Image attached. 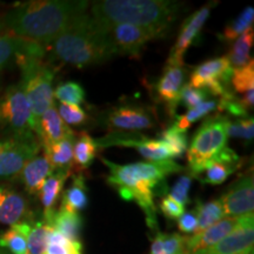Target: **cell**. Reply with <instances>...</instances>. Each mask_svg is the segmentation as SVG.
<instances>
[{
  "mask_svg": "<svg viewBox=\"0 0 254 254\" xmlns=\"http://www.w3.org/2000/svg\"><path fill=\"white\" fill-rule=\"evenodd\" d=\"M185 74L183 66L166 65L163 74L154 84L155 98L165 104L171 116H174L177 107L179 106L180 92L185 85Z\"/></svg>",
  "mask_w": 254,
  "mask_h": 254,
  "instance_id": "2e32d148",
  "label": "cell"
},
{
  "mask_svg": "<svg viewBox=\"0 0 254 254\" xmlns=\"http://www.w3.org/2000/svg\"><path fill=\"white\" fill-rule=\"evenodd\" d=\"M240 100L247 111L252 110L253 104H254V90H250V91L245 92L243 97L240 98Z\"/></svg>",
  "mask_w": 254,
  "mask_h": 254,
  "instance_id": "f6af8a7d",
  "label": "cell"
},
{
  "mask_svg": "<svg viewBox=\"0 0 254 254\" xmlns=\"http://www.w3.org/2000/svg\"><path fill=\"white\" fill-rule=\"evenodd\" d=\"M57 111H58L60 118L67 126H80L88 120L86 112L78 105L60 104Z\"/></svg>",
  "mask_w": 254,
  "mask_h": 254,
  "instance_id": "ab89813d",
  "label": "cell"
},
{
  "mask_svg": "<svg viewBox=\"0 0 254 254\" xmlns=\"http://www.w3.org/2000/svg\"><path fill=\"white\" fill-rule=\"evenodd\" d=\"M160 140L167 145L173 158H182L187 151V132L177 128L174 124L160 133Z\"/></svg>",
  "mask_w": 254,
  "mask_h": 254,
  "instance_id": "e575fe53",
  "label": "cell"
},
{
  "mask_svg": "<svg viewBox=\"0 0 254 254\" xmlns=\"http://www.w3.org/2000/svg\"><path fill=\"white\" fill-rule=\"evenodd\" d=\"M26 238L28 254H43L47 244V236L50 228L45 224L44 219L39 221L30 222L21 221L19 224L12 225Z\"/></svg>",
  "mask_w": 254,
  "mask_h": 254,
  "instance_id": "d4e9b609",
  "label": "cell"
},
{
  "mask_svg": "<svg viewBox=\"0 0 254 254\" xmlns=\"http://www.w3.org/2000/svg\"><path fill=\"white\" fill-rule=\"evenodd\" d=\"M51 44L57 59L78 68L107 62L116 56L103 25L87 13L75 18Z\"/></svg>",
  "mask_w": 254,
  "mask_h": 254,
  "instance_id": "3957f363",
  "label": "cell"
},
{
  "mask_svg": "<svg viewBox=\"0 0 254 254\" xmlns=\"http://www.w3.org/2000/svg\"><path fill=\"white\" fill-rule=\"evenodd\" d=\"M0 254H11V253H6V252H5V251L1 249V250H0ZM26 254H28V253H26Z\"/></svg>",
  "mask_w": 254,
  "mask_h": 254,
  "instance_id": "bcb514c9",
  "label": "cell"
},
{
  "mask_svg": "<svg viewBox=\"0 0 254 254\" xmlns=\"http://www.w3.org/2000/svg\"><path fill=\"white\" fill-rule=\"evenodd\" d=\"M43 219L47 226L56 230L58 233L71 241H80L82 219L78 213L60 207L58 211L51 209L44 212Z\"/></svg>",
  "mask_w": 254,
  "mask_h": 254,
  "instance_id": "7402d4cb",
  "label": "cell"
},
{
  "mask_svg": "<svg viewBox=\"0 0 254 254\" xmlns=\"http://www.w3.org/2000/svg\"><path fill=\"white\" fill-rule=\"evenodd\" d=\"M182 4L168 0H103L91 5V17L103 25L131 24L161 38L178 18Z\"/></svg>",
  "mask_w": 254,
  "mask_h": 254,
  "instance_id": "277c9868",
  "label": "cell"
},
{
  "mask_svg": "<svg viewBox=\"0 0 254 254\" xmlns=\"http://www.w3.org/2000/svg\"><path fill=\"white\" fill-rule=\"evenodd\" d=\"M192 174H183V176L177 180L174 186L171 189L167 195H170L171 198L177 200V201L179 202V204H182L183 206L190 204V185H192Z\"/></svg>",
  "mask_w": 254,
  "mask_h": 254,
  "instance_id": "60d3db41",
  "label": "cell"
},
{
  "mask_svg": "<svg viewBox=\"0 0 254 254\" xmlns=\"http://www.w3.org/2000/svg\"><path fill=\"white\" fill-rule=\"evenodd\" d=\"M254 43V32L253 28L246 31L243 36H240L232 44V47L226 56L230 62L232 68L237 69L246 66L252 58L250 57L251 49Z\"/></svg>",
  "mask_w": 254,
  "mask_h": 254,
  "instance_id": "f546056e",
  "label": "cell"
},
{
  "mask_svg": "<svg viewBox=\"0 0 254 254\" xmlns=\"http://www.w3.org/2000/svg\"><path fill=\"white\" fill-rule=\"evenodd\" d=\"M53 97H56L62 104L79 106L85 101V90L79 82L66 81L58 85V87L53 92Z\"/></svg>",
  "mask_w": 254,
  "mask_h": 254,
  "instance_id": "d590c367",
  "label": "cell"
},
{
  "mask_svg": "<svg viewBox=\"0 0 254 254\" xmlns=\"http://www.w3.org/2000/svg\"><path fill=\"white\" fill-rule=\"evenodd\" d=\"M194 211L196 214L195 233L205 231L206 228L211 227L215 222L225 218L224 211H222L220 202L218 200H211L208 202H201L198 200Z\"/></svg>",
  "mask_w": 254,
  "mask_h": 254,
  "instance_id": "4dcf8cb0",
  "label": "cell"
},
{
  "mask_svg": "<svg viewBox=\"0 0 254 254\" xmlns=\"http://www.w3.org/2000/svg\"><path fill=\"white\" fill-rule=\"evenodd\" d=\"M225 218L252 214L254 209V185L252 176H244L218 199Z\"/></svg>",
  "mask_w": 254,
  "mask_h": 254,
  "instance_id": "9a60e30c",
  "label": "cell"
},
{
  "mask_svg": "<svg viewBox=\"0 0 254 254\" xmlns=\"http://www.w3.org/2000/svg\"><path fill=\"white\" fill-rule=\"evenodd\" d=\"M217 107H218V100H214V99L205 100L204 103L198 105V106L194 107V109L189 110V112L184 114V116L177 117L174 126H176L177 128L186 132L192 124H194L200 119L205 118V117L208 116L209 113L213 112L214 110H217Z\"/></svg>",
  "mask_w": 254,
  "mask_h": 254,
  "instance_id": "836d02e7",
  "label": "cell"
},
{
  "mask_svg": "<svg viewBox=\"0 0 254 254\" xmlns=\"http://www.w3.org/2000/svg\"><path fill=\"white\" fill-rule=\"evenodd\" d=\"M103 164L110 170L106 182L118 190L120 198L126 201H134L145 213L147 226L158 228L157 207L154 195L158 187L164 183L165 178L173 173L185 171V167L173 160L140 161L119 165L100 158Z\"/></svg>",
  "mask_w": 254,
  "mask_h": 254,
  "instance_id": "7a4b0ae2",
  "label": "cell"
},
{
  "mask_svg": "<svg viewBox=\"0 0 254 254\" xmlns=\"http://www.w3.org/2000/svg\"><path fill=\"white\" fill-rule=\"evenodd\" d=\"M20 173L24 187L28 194L39 195L45 180L53 173V168L45 154H38L27 161Z\"/></svg>",
  "mask_w": 254,
  "mask_h": 254,
  "instance_id": "603a6c76",
  "label": "cell"
},
{
  "mask_svg": "<svg viewBox=\"0 0 254 254\" xmlns=\"http://www.w3.org/2000/svg\"><path fill=\"white\" fill-rule=\"evenodd\" d=\"M227 136L232 138H240L250 141L253 140L254 136V119L253 117L246 118H238L234 122L228 123Z\"/></svg>",
  "mask_w": 254,
  "mask_h": 254,
  "instance_id": "f35d334b",
  "label": "cell"
},
{
  "mask_svg": "<svg viewBox=\"0 0 254 254\" xmlns=\"http://www.w3.org/2000/svg\"><path fill=\"white\" fill-rule=\"evenodd\" d=\"M74 133L60 118L58 111H57L55 104L41 116L38 124V129L36 136L39 139L40 146L46 147L55 142L63 140L64 138Z\"/></svg>",
  "mask_w": 254,
  "mask_h": 254,
  "instance_id": "44dd1931",
  "label": "cell"
},
{
  "mask_svg": "<svg viewBox=\"0 0 254 254\" xmlns=\"http://www.w3.org/2000/svg\"><path fill=\"white\" fill-rule=\"evenodd\" d=\"M241 167V159L232 148L226 147L202 167L195 178L201 184L207 185H220L225 183L234 172Z\"/></svg>",
  "mask_w": 254,
  "mask_h": 254,
  "instance_id": "e0dca14e",
  "label": "cell"
},
{
  "mask_svg": "<svg viewBox=\"0 0 254 254\" xmlns=\"http://www.w3.org/2000/svg\"><path fill=\"white\" fill-rule=\"evenodd\" d=\"M231 85L236 93H245L254 90V62L253 59L241 68L233 71L231 78Z\"/></svg>",
  "mask_w": 254,
  "mask_h": 254,
  "instance_id": "74e56055",
  "label": "cell"
},
{
  "mask_svg": "<svg viewBox=\"0 0 254 254\" xmlns=\"http://www.w3.org/2000/svg\"><path fill=\"white\" fill-rule=\"evenodd\" d=\"M37 139L8 136L0 140V182L12 179L21 172L27 161L39 154Z\"/></svg>",
  "mask_w": 254,
  "mask_h": 254,
  "instance_id": "8fae6325",
  "label": "cell"
},
{
  "mask_svg": "<svg viewBox=\"0 0 254 254\" xmlns=\"http://www.w3.org/2000/svg\"><path fill=\"white\" fill-rule=\"evenodd\" d=\"M233 71L226 56L209 59L193 69L190 85L205 91L207 94L221 98L230 92L227 86L231 82Z\"/></svg>",
  "mask_w": 254,
  "mask_h": 254,
  "instance_id": "30bf717a",
  "label": "cell"
},
{
  "mask_svg": "<svg viewBox=\"0 0 254 254\" xmlns=\"http://www.w3.org/2000/svg\"><path fill=\"white\" fill-rule=\"evenodd\" d=\"M178 227L184 233H194L196 230V214L195 211L185 212L178 219Z\"/></svg>",
  "mask_w": 254,
  "mask_h": 254,
  "instance_id": "ee69618b",
  "label": "cell"
},
{
  "mask_svg": "<svg viewBox=\"0 0 254 254\" xmlns=\"http://www.w3.org/2000/svg\"><path fill=\"white\" fill-rule=\"evenodd\" d=\"M0 249L7 250L11 254H26V238L14 226H11L0 234Z\"/></svg>",
  "mask_w": 254,
  "mask_h": 254,
  "instance_id": "8d00e7d4",
  "label": "cell"
},
{
  "mask_svg": "<svg viewBox=\"0 0 254 254\" xmlns=\"http://www.w3.org/2000/svg\"><path fill=\"white\" fill-rule=\"evenodd\" d=\"M103 26L116 55H126L131 58H139L146 44L161 38L157 32L131 24H111Z\"/></svg>",
  "mask_w": 254,
  "mask_h": 254,
  "instance_id": "7c38bea8",
  "label": "cell"
},
{
  "mask_svg": "<svg viewBox=\"0 0 254 254\" xmlns=\"http://www.w3.org/2000/svg\"><path fill=\"white\" fill-rule=\"evenodd\" d=\"M77 140L75 133H72L64 138L63 140L44 147V154L49 159L53 171H73L74 160H73V147Z\"/></svg>",
  "mask_w": 254,
  "mask_h": 254,
  "instance_id": "cb8c5ba5",
  "label": "cell"
},
{
  "mask_svg": "<svg viewBox=\"0 0 254 254\" xmlns=\"http://www.w3.org/2000/svg\"><path fill=\"white\" fill-rule=\"evenodd\" d=\"M98 150L99 148L95 144V139L92 138L87 132H81L78 135L73 147V160L74 167H77V172L87 170L91 166L97 157Z\"/></svg>",
  "mask_w": 254,
  "mask_h": 254,
  "instance_id": "83f0119b",
  "label": "cell"
},
{
  "mask_svg": "<svg viewBox=\"0 0 254 254\" xmlns=\"http://www.w3.org/2000/svg\"><path fill=\"white\" fill-rule=\"evenodd\" d=\"M185 239L180 234L160 233L152 241L150 254H185Z\"/></svg>",
  "mask_w": 254,
  "mask_h": 254,
  "instance_id": "1f68e13d",
  "label": "cell"
},
{
  "mask_svg": "<svg viewBox=\"0 0 254 254\" xmlns=\"http://www.w3.org/2000/svg\"><path fill=\"white\" fill-rule=\"evenodd\" d=\"M217 1H211L196 9L193 14L184 21L182 28H180L179 34H178L177 41L171 50L170 56H168L166 65H184V57H185L187 50L192 46L196 38L200 34L204 25L211 14L212 8L217 5Z\"/></svg>",
  "mask_w": 254,
  "mask_h": 254,
  "instance_id": "4fadbf2b",
  "label": "cell"
},
{
  "mask_svg": "<svg viewBox=\"0 0 254 254\" xmlns=\"http://www.w3.org/2000/svg\"><path fill=\"white\" fill-rule=\"evenodd\" d=\"M73 171H53V173L47 178L41 187L39 198L44 206V212L55 209V205L62 195L63 187Z\"/></svg>",
  "mask_w": 254,
  "mask_h": 254,
  "instance_id": "4316f807",
  "label": "cell"
},
{
  "mask_svg": "<svg viewBox=\"0 0 254 254\" xmlns=\"http://www.w3.org/2000/svg\"><path fill=\"white\" fill-rule=\"evenodd\" d=\"M160 211L163 212V214L168 219H179L182 215L185 213V206L171 198L170 195H166L163 200L160 201Z\"/></svg>",
  "mask_w": 254,
  "mask_h": 254,
  "instance_id": "7bdbcfd3",
  "label": "cell"
},
{
  "mask_svg": "<svg viewBox=\"0 0 254 254\" xmlns=\"http://www.w3.org/2000/svg\"><path fill=\"white\" fill-rule=\"evenodd\" d=\"M43 254H82L80 241H71L53 228H50L47 244Z\"/></svg>",
  "mask_w": 254,
  "mask_h": 254,
  "instance_id": "d6a6232c",
  "label": "cell"
},
{
  "mask_svg": "<svg viewBox=\"0 0 254 254\" xmlns=\"http://www.w3.org/2000/svg\"><path fill=\"white\" fill-rule=\"evenodd\" d=\"M227 116L218 113L208 117L200 125L187 148L190 174L195 178L206 164L221 153L227 147Z\"/></svg>",
  "mask_w": 254,
  "mask_h": 254,
  "instance_id": "8992f818",
  "label": "cell"
},
{
  "mask_svg": "<svg viewBox=\"0 0 254 254\" xmlns=\"http://www.w3.org/2000/svg\"><path fill=\"white\" fill-rule=\"evenodd\" d=\"M98 148L129 147L134 148L147 161L172 160L173 154L167 145L161 140L147 138L138 132H110L103 138L95 139Z\"/></svg>",
  "mask_w": 254,
  "mask_h": 254,
  "instance_id": "9c48e42d",
  "label": "cell"
},
{
  "mask_svg": "<svg viewBox=\"0 0 254 254\" xmlns=\"http://www.w3.org/2000/svg\"><path fill=\"white\" fill-rule=\"evenodd\" d=\"M28 206L23 194L13 187L0 185V224H19L26 217Z\"/></svg>",
  "mask_w": 254,
  "mask_h": 254,
  "instance_id": "ffe728a7",
  "label": "cell"
},
{
  "mask_svg": "<svg viewBox=\"0 0 254 254\" xmlns=\"http://www.w3.org/2000/svg\"><path fill=\"white\" fill-rule=\"evenodd\" d=\"M15 63L21 72L20 85L30 104L36 134L41 116L55 104L52 84L56 71L36 57H18Z\"/></svg>",
  "mask_w": 254,
  "mask_h": 254,
  "instance_id": "5b68a950",
  "label": "cell"
},
{
  "mask_svg": "<svg viewBox=\"0 0 254 254\" xmlns=\"http://www.w3.org/2000/svg\"><path fill=\"white\" fill-rule=\"evenodd\" d=\"M254 244V215L240 217L239 222L228 236L208 249L194 254H241L253 250Z\"/></svg>",
  "mask_w": 254,
  "mask_h": 254,
  "instance_id": "5bb4252c",
  "label": "cell"
},
{
  "mask_svg": "<svg viewBox=\"0 0 254 254\" xmlns=\"http://www.w3.org/2000/svg\"><path fill=\"white\" fill-rule=\"evenodd\" d=\"M90 2L69 0H39L15 6L0 20L9 33L34 43L51 44L79 15L86 13Z\"/></svg>",
  "mask_w": 254,
  "mask_h": 254,
  "instance_id": "6da1fadb",
  "label": "cell"
},
{
  "mask_svg": "<svg viewBox=\"0 0 254 254\" xmlns=\"http://www.w3.org/2000/svg\"><path fill=\"white\" fill-rule=\"evenodd\" d=\"M253 251V250H252ZM251 253V251H249V252H245V253H241V254H250Z\"/></svg>",
  "mask_w": 254,
  "mask_h": 254,
  "instance_id": "7dc6e473",
  "label": "cell"
},
{
  "mask_svg": "<svg viewBox=\"0 0 254 254\" xmlns=\"http://www.w3.org/2000/svg\"><path fill=\"white\" fill-rule=\"evenodd\" d=\"M0 129L12 138L37 139L30 104L20 82L0 95Z\"/></svg>",
  "mask_w": 254,
  "mask_h": 254,
  "instance_id": "52a82bcc",
  "label": "cell"
},
{
  "mask_svg": "<svg viewBox=\"0 0 254 254\" xmlns=\"http://www.w3.org/2000/svg\"><path fill=\"white\" fill-rule=\"evenodd\" d=\"M254 21V8L253 6H247L234 18L231 23L226 25L224 31L218 33L219 40L222 43H233L240 36H243L246 31L253 28Z\"/></svg>",
  "mask_w": 254,
  "mask_h": 254,
  "instance_id": "f1b7e54d",
  "label": "cell"
},
{
  "mask_svg": "<svg viewBox=\"0 0 254 254\" xmlns=\"http://www.w3.org/2000/svg\"><path fill=\"white\" fill-rule=\"evenodd\" d=\"M23 56L43 59L45 56V49L41 44L9 33L0 24V69L13 60L15 62L18 57Z\"/></svg>",
  "mask_w": 254,
  "mask_h": 254,
  "instance_id": "ac0fdd59",
  "label": "cell"
},
{
  "mask_svg": "<svg viewBox=\"0 0 254 254\" xmlns=\"http://www.w3.org/2000/svg\"><path fill=\"white\" fill-rule=\"evenodd\" d=\"M240 217L224 218L205 231L185 239V254H194L215 245L236 228Z\"/></svg>",
  "mask_w": 254,
  "mask_h": 254,
  "instance_id": "d6986e66",
  "label": "cell"
},
{
  "mask_svg": "<svg viewBox=\"0 0 254 254\" xmlns=\"http://www.w3.org/2000/svg\"><path fill=\"white\" fill-rule=\"evenodd\" d=\"M250 254H254V252H253V251H251V253Z\"/></svg>",
  "mask_w": 254,
  "mask_h": 254,
  "instance_id": "c3c4849f",
  "label": "cell"
},
{
  "mask_svg": "<svg viewBox=\"0 0 254 254\" xmlns=\"http://www.w3.org/2000/svg\"><path fill=\"white\" fill-rule=\"evenodd\" d=\"M207 95L208 94L205 91L192 87L190 84H185L182 88V92H180L179 105L182 104L187 110H192L198 105L204 103Z\"/></svg>",
  "mask_w": 254,
  "mask_h": 254,
  "instance_id": "b9f144b4",
  "label": "cell"
},
{
  "mask_svg": "<svg viewBox=\"0 0 254 254\" xmlns=\"http://www.w3.org/2000/svg\"><path fill=\"white\" fill-rule=\"evenodd\" d=\"M98 122L110 132H138L157 126V117L150 107L126 103L100 114Z\"/></svg>",
  "mask_w": 254,
  "mask_h": 254,
  "instance_id": "ba28073f",
  "label": "cell"
},
{
  "mask_svg": "<svg viewBox=\"0 0 254 254\" xmlns=\"http://www.w3.org/2000/svg\"><path fill=\"white\" fill-rule=\"evenodd\" d=\"M62 202V207L74 213L84 211L87 207L88 189L86 186V178L81 172H77L73 176L72 186L65 190Z\"/></svg>",
  "mask_w": 254,
  "mask_h": 254,
  "instance_id": "484cf974",
  "label": "cell"
}]
</instances>
